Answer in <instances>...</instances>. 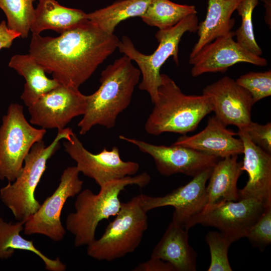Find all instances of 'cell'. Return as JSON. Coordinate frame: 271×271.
<instances>
[{"mask_svg": "<svg viewBox=\"0 0 271 271\" xmlns=\"http://www.w3.org/2000/svg\"><path fill=\"white\" fill-rule=\"evenodd\" d=\"M24 222L15 224L6 223L0 217V258L11 257L16 249L31 251L44 262L45 269L50 271H64L66 266L59 257L52 259L45 256L34 245L32 240L23 238L20 232L24 230Z\"/></svg>", "mask_w": 271, "mask_h": 271, "instance_id": "cell-24", "label": "cell"}, {"mask_svg": "<svg viewBox=\"0 0 271 271\" xmlns=\"http://www.w3.org/2000/svg\"><path fill=\"white\" fill-rule=\"evenodd\" d=\"M158 99L145 125L149 134L164 132L183 135L194 131L200 121L213 111L209 98L204 95H186L169 76L161 74Z\"/></svg>", "mask_w": 271, "mask_h": 271, "instance_id": "cell-3", "label": "cell"}, {"mask_svg": "<svg viewBox=\"0 0 271 271\" xmlns=\"http://www.w3.org/2000/svg\"><path fill=\"white\" fill-rule=\"evenodd\" d=\"M86 109V95L79 88L60 84L29 106L28 111L31 124L45 129H60L73 118L83 115Z\"/></svg>", "mask_w": 271, "mask_h": 271, "instance_id": "cell-12", "label": "cell"}, {"mask_svg": "<svg viewBox=\"0 0 271 271\" xmlns=\"http://www.w3.org/2000/svg\"><path fill=\"white\" fill-rule=\"evenodd\" d=\"M119 138L137 146L151 156L159 173L164 176L183 174L194 177L213 168L220 158L179 145H155L120 135Z\"/></svg>", "mask_w": 271, "mask_h": 271, "instance_id": "cell-14", "label": "cell"}, {"mask_svg": "<svg viewBox=\"0 0 271 271\" xmlns=\"http://www.w3.org/2000/svg\"><path fill=\"white\" fill-rule=\"evenodd\" d=\"M151 258L169 262L176 271H195L197 254L189 243L188 230L171 221L154 247Z\"/></svg>", "mask_w": 271, "mask_h": 271, "instance_id": "cell-19", "label": "cell"}, {"mask_svg": "<svg viewBox=\"0 0 271 271\" xmlns=\"http://www.w3.org/2000/svg\"><path fill=\"white\" fill-rule=\"evenodd\" d=\"M238 130L243 131L255 145L271 154V123L260 124L251 121Z\"/></svg>", "mask_w": 271, "mask_h": 271, "instance_id": "cell-32", "label": "cell"}, {"mask_svg": "<svg viewBox=\"0 0 271 271\" xmlns=\"http://www.w3.org/2000/svg\"><path fill=\"white\" fill-rule=\"evenodd\" d=\"M30 31L40 35L45 30L61 34L87 19L81 10L64 7L56 0H38Z\"/></svg>", "mask_w": 271, "mask_h": 271, "instance_id": "cell-22", "label": "cell"}, {"mask_svg": "<svg viewBox=\"0 0 271 271\" xmlns=\"http://www.w3.org/2000/svg\"><path fill=\"white\" fill-rule=\"evenodd\" d=\"M210 253L211 261L208 271H231L228 252L233 243L219 231L208 232L205 238Z\"/></svg>", "mask_w": 271, "mask_h": 271, "instance_id": "cell-29", "label": "cell"}, {"mask_svg": "<svg viewBox=\"0 0 271 271\" xmlns=\"http://www.w3.org/2000/svg\"><path fill=\"white\" fill-rule=\"evenodd\" d=\"M241 167L238 155L226 157L218 161L212 170L209 183L206 185L207 201L204 210L219 203L238 200L237 184L242 172Z\"/></svg>", "mask_w": 271, "mask_h": 271, "instance_id": "cell-20", "label": "cell"}, {"mask_svg": "<svg viewBox=\"0 0 271 271\" xmlns=\"http://www.w3.org/2000/svg\"><path fill=\"white\" fill-rule=\"evenodd\" d=\"M9 66L25 80L21 98L28 107L34 104L42 95L60 85L55 79L47 77L44 69L29 53L13 56Z\"/></svg>", "mask_w": 271, "mask_h": 271, "instance_id": "cell-23", "label": "cell"}, {"mask_svg": "<svg viewBox=\"0 0 271 271\" xmlns=\"http://www.w3.org/2000/svg\"><path fill=\"white\" fill-rule=\"evenodd\" d=\"M119 40L87 19L60 34H33L29 53L62 85L79 88L118 48Z\"/></svg>", "mask_w": 271, "mask_h": 271, "instance_id": "cell-1", "label": "cell"}, {"mask_svg": "<svg viewBox=\"0 0 271 271\" xmlns=\"http://www.w3.org/2000/svg\"><path fill=\"white\" fill-rule=\"evenodd\" d=\"M197 13L193 5H179L169 0H152L140 17L147 25L164 30L174 26L184 18Z\"/></svg>", "mask_w": 271, "mask_h": 271, "instance_id": "cell-26", "label": "cell"}, {"mask_svg": "<svg viewBox=\"0 0 271 271\" xmlns=\"http://www.w3.org/2000/svg\"><path fill=\"white\" fill-rule=\"evenodd\" d=\"M241 0H208L204 20L198 24L199 39L194 46L189 58L215 39L231 31L235 20L231 16Z\"/></svg>", "mask_w": 271, "mask_h": 271, "instance_id": "cell-21", "label": "cell"}, {"mask_svg": "<svg viewBox=\"0 0 271 271\" xmlns=\"http://www.w3.org/2000/svg\"><path fill=\"white\" fill-rule=\"evenodd\" d=\"M134 271H176L169 262L160 259L150 258L148 260L138 264Z\"/></svg>", "mask_w": 271, "mask_h": 271, "instance_id": "cell-33", "label": "cell"}, {"mask_svg": "<svg viewBox=\"0 0 271 271\" xmlns=\"http://www.w3.org/2000/svg\"><path fill=\"white\" fill-rule=\"evenodd\" d=\"M231 31L204 46L189 63L192 65V77L206 73L224 72L229 67L239 63H247L258 66L267 65L264 58L254 55L241 47L233 38Z\"/></svg>", "mask_w": 271, "mask_h": 271, "instance_id": "cell-15", "label": "cell"}, {"mask_svg": "<svg viewBox=\"0 0 271 271\" xmlns=\"http://www.w3.org/2000/svg\"><path fill=\"white\" fill-rule=\"evenodd\" d=\"M147 213L140 194L121 203L119 211L102 235L87 245V254L98 260L111 261L134 252L148 227Z\"/></svg>", "mask_w": 271, "mask_h": 271, "instance_id": "cell-7", "label": "cell"}, {"mask_svg": "<svg viewBox=\"0 0 271 271\" xmlns=\"http://www.w3.org/2000/svg\"><path fill=\"white\" fill-rule=\"evenodd\" d=\"M72 128L58 129L52 142L46 146L43 140L36 143L26 157L23 167L14 182L0 190V197L18 221H26L40 207L35 190L47 168L48 160L58 151L62 139L70 141Z\"/></svg>", "mask_w": 271, "mask_h": 271, "instance_id": "cell-5", "label": "cell"}, {"mask_svg": "<svg viewBox=\"0 0 271 271\" xmlns=\"http://www.w3.org/2000/svg\"><path fill=\"white\" fill-rule=\"evenodd\" d=\"M151 1H119L103 9L86 14V18L103 31L112 34L121 21L143 15Z\"/></svg>", "mask_w": 271, "mask_h": 271, "instance_id": "cell-25", "label": "cell"}, {"mask_svg": "<svg viewBox=\"0 0 271 271\" xmlns=\"http://www.w3.org/2000/svg\"><path fill=\"white\" fill-rule=\"evenodd\" d=\"M131 61L124 55L102 71L100 86L86 95V111L78 123L80 134H85L96 125L113 127L117 116L128 107L141 75Z\"/></svg>", "mask_w": 271, "mask_h": 271, "instance_id": "cell-2", "label": "cell"}, {"mask_svg": "<svg viewBox=\"0 0 271 271\" xmlns=\"http://www.w3.org/2000/svg\"><path fill=\"white\" fill-rule=\"evenodd\" d=\"M63 145L65 151L76 162L79 173L93 179L100 187L110 181L134 175L140 168L137 162L123 161L117 147L111 150L104 148L95 154L90 152L75 133Z\"/></svg>", "mask_w": 271, "mask_h": 271, "instance_id": "cell-10", "label": "cell"}, {"mask_svg": "<svg viewBox=\"0 0 271 271\" xmlns=\"http://www.w3.org/2000/svg\"><path fill=\"white\" fill-rule=\"evenodd\" d=\"M151 178L144 172L110 181L101 187L97 194L85 189L77 195L74 203L75 211L69 214L66 219V229L74 236L76 247L88 245L95 239L98 223L103 219L115 216L121 202L119 196L128 185L143 188L148 185Z\"/></svg>", "mask_w": 271, "mask_h": 271, "instance_id": "cell-4", "label": "cell"}, {"mask_svg": "<svg viewBox=\"0 0 271 271\" xmlns=\"http://www.w3.org/2000/svg\"><path fill=\"white\" fill-rule=\"evenodd\" d=\"M198 24L196 14H192L171 28L159 30L155 34L159 46L150 55L139 51L126 36L119 40L117 48L119 52L136 62L141 71L142 79L139 89L149 93L153 104L157 100L158 88L161 83V67L171 56L176 65L179 64V44L181 38L186 32H197Z\"/></svg>", "mask_w": 271, "mask_h": 271, "instance_id": "cell-6", "label": "cell"}, {"mask_svg": "<svg viewBox=\"0 0 271 271\" xmlns=\"http://www.w3.org/2000/svg\"><path fill=\"white\" fill-rule=\"evenodd\" d=\"M20 37L18 32L8 28L5 21L0 23V50L4 48H10L13 41Z\"/></svg>", "mask_w": 271, "mask_h": 271, "instance_id": "cell-34", "label": "cell"}, {"mask_svg": "<svg viewBox=\"0 0 271 271\" xmlns=\"http://www.w3.org/2000/svg\"><path fill=\"white\" fill-rule=\"evenodd\" d=\"M257 0H241L236 10L241 18L240 26L235 33L236 42L247 51L260 56L262 51L257 44L254 37L252 16Z\"/></svg>", "mask_w": 271, "mask_h": 271, "instance_id": "cell-28", "label": "cell"}, {"mask_svg": "<svg viewBox=\"0 0 271 271\" xmlns=\"http://www.w3.org/2000/svg\"><path fill=\"white\" fill-rule=\"evenodd\" d=\"M0 127V179L14 182L20 174L26 157L46 130L33 126L26 119L23 106L12 103Z\"/></svg>", "mask_w": 271, "mask_h": 271, "instance_id": "cell-8", "label": "cell"}, {"mask_svg": "<svg viewBox=\"0 0 271 271\" xmlns=\"http://www.w3.org/2000/svg\"><path fill=\"white\" fill-rule=\"evenodd\" d=\"M36 0H0V9L7 18L9 29L25 39L29 35L35 14L33 3Z\"/></svg>", "mask_w": 271, "mask_h": 271, "instance_id": "cell-27", "label": "cell"}, {"mask_svg": "<svg viewBox=\"0 0 271 271\" xmlns=\"http://www.w3.org/2000/svg\"><path fill=\"white\" fill-rule=\"evenodd\" d=\"M267 207L252 198L223 202L202 211L194 219L192 227L198 224L214 227L233 242L246 237Z\"/></svg>", "mask_w": 271, "mask_h": 271, "instance_id": "cell-11", "label": "cell"}, {"mask_svg": "<svg viewBox=\"0 0 271 271\" xmlns=\"http://www.w3.org/2000/svg\"><path fill=\"white\" fill-rule=\"evenodd\" d=\"M79 174L76 166L69 167L64 170L55 191L25 223V235L42 234L55 241L63 239L66 231L61 222V214L67 200L82 190L83 182L79 178Z\"/></svg>", "mask_w": 271, "mask_h": 271, "instance_id": "cell-9", "label": "cell"}, {"mask_svg": "<svg viewBox=\"0 0 271 271\" xmlns=\"http://www.w3.org/2000/svg\"><path fill=\"white\" fill-rule=\"evenodd\" d=\"M236 82L251 95L254 103L271 95V71L250 72L240 76Z\"/></svg>", "mask_w": 271, "mask_h": 271, "instance_id": "cell-30", "label": "cell"}, {"mask_svg": "<svg viewBox=\"0 0 271 271\" xmlns=\"http://www.w3.org/2000/svg\"><path fill=\"white\" fill-rule=\"evenodd\" d=\"M213 168L193 177L192 180L167 194L151 196L140 194L142 206L145 211L171 206L175 210L172 221L184 229L192 227L194 219L204 210L207 204L206 183Z\"/></svg>", "mask_w": 271, "mask_h": 271, "instance_id": "cell-13", "label": "cell"}, {"mask_svg": "<svg viewBox=\"0 0 271 271\" xmlns=\"http://www.w3.org/2000/svg\"><path fill=\"white\" fill-rule=\"evenodd\" d=\"M211 103L215 116L225 126L241 129L251 121L254 104L250 94L231 78L224 76L203 90Z\"/></svg>", "mask_w": 271, "mask_h": 271, "instance_id": "cell-16", "label": "cell"}, {"mask_svg": "<svg viewBox=\"0 0 271 271\" xmlns=\"http://www.w3.org/2000/svg\"><path fill=\"white\" fill-rule=\"evenodd\" d=\"M235 135L236 133L227 129L214 116L208 119L202 130L191 136H181L173 145L190 148L223 159L243 153V142L239 138H235Z\"/></svg>", "mask_w": 271, "mask_h": 271, "instance_id": "cell-18", "label": "cell"}, {"mask_svg": "<svg viewBox=\"0 0 271 271\" xmlns=\"http://www.w3.org/2000/svg\"><path fill=\"white\" fill-rule=\"evenodd\" d=\"M236 135L244 147L241 169L248 176L246 185L238 190V199L252 198L270 206L271 155L253 143L243 131L238 130Z\"/></svg>", "mask_w": 271, "mask_h": 271, "instance_id": "cell-17", "label": "cell"}, {"mask_svg": "<svg viewBox=\"0 0 271 271\" xmlns=\"http://www.w3.org/2000/svg\"><path fill=\"white\" fill-rule=\"evenodd\" d=\"M246 237L252 246L260 250L271 243V206L264 212L248 230Z\"/></svg>", "mask_w": 271, "mask_h": 271, "instance_id": "cell-31", "label": "cell"}]
</instances>
